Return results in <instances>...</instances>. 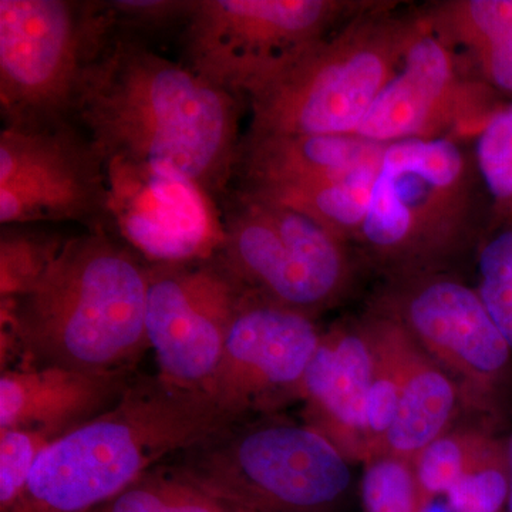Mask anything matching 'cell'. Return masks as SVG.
<instances>
[{
    "instance_id": "1",
    "label": "cell",
    "mask_w": 512,
    "mask_h": 512,
    "mask_svg": "<svg viewBox=\"0 0 512 512\" xmlns=\"http://www.w3.org/2000/svg\"><path fill=\"white\" fill-rule=\"evenodd\" d=\"M242 99L144 40L110 35L84 70L73 121L111 157L178 171L221 201L234 181Z\"/></svg>"
},
{
    "instance_id": "2",
    "label": "cell",
    "mask_w": 512,
    "mask_h": 512,
    "mask_svg": "<svg viewBox=\"0 0 512 512\" xmlns=\"http://www.w3.org/2000/svg\"><path fill=\"white\" fill-rule=\"evenodd\" d=\"M148 265L104 228L67 238L35 288L2 302V350L40 365L128 370L148 348Z\"/></svg>"
},
{
    "instance_id": "3",
    "label": "cell",
    "mask_w": 512,
    "mask_h": 512,
    "mask_svg": "<svg viewBox=\"0 0 512 512\" xmlns=\"http://www.w3.org/2000/svg\"><path fill=\"white\" fill-rule=\"evenodd\" d=\"M238 423L201 390L160 375L130 382L113 406L46 448L9 512L92 511L165 457Z\"/></svg>"
},
{
    "instance_id": "4",
    "label": "cell",
    "mask_w": 512,
    "mask_h": 512,
    "mask_svg": "<svg viewBox=\"0 0 512 512\" xmlns=\"http://www.w3.org/2000/svg\"><path fill=\"white\" fill-rule=\"evenodd\" d=\"M491 204L474 151L460 141L387 144L355 248L383 281L458 274L476 261Z\"/></svg>"
},
{
    "instance_id": "5",
    "label": "cell",
    "mask_w": 512,
    "mask_h": 512,
    "mask_svg": "<svg viewBox=\"0 0 512 512\" xmlns=\"http://www.w3.org/2000/svg\"><path fill=\"white\" fill-rule=\"evenodd\" d=\"M420 8L373 2L328 36L292 53L249 90L258 134H356L399 72L423 26Z\"/></svg>"
},
{
    "instance_id": "6",
    "label": "cell",
    "mask_w": 512,
    "mask_h": 512,
    "mask_svg": "<svg viewBox=\"0 0 512 512\" xmlns=\"http://www.w3.org/2000/svg\"><path fill=\"white\" fill-rule=\"evenodd\" d=\"M181 473L248 512H340L352 463L306 423L264 419L234 424L185 451Z\"/></svg>"
},
{
    "instance_id": "7",
    "label": "cell",
    "mask_w": 512,
    "mask_h": 512,
    "mask_svg": "<svg viewBox=\"0 0 512 512\" xmlns=\"http://www.w3.org/2000/svg\"><path fill=\"white\" fill-rule=\"evenodd\" d=\"M221 217L217 255L255 298L315 318L353 291L356 249L305 215L231 187Z\"/></svg>"
},
{
    "instance_id": "8",
    "label": "cell",
    "mask_w": 512,
    "mask_h": 512,
    "mask_svg": "<svg viewBox=\"0 0 512 512\" xmlns=\"http://www.w3.org/2000/svg\"><path fill=\"white\" fill-rule=\"evenodd\" d=\"M367 306L396 320L450 376L464 416L510 430L512 348L476 286L458 274L392 279Z\"/></svg>"
},
{
    "instance_id": "9",
    "label": "cell",
    "mask_w": 512,
    "mask_h": 512,
    "mask_svg": "<svg viewBox=\"0 0 512 512\" xmlns=\"http://www.w3.org/2000/svg\"><path fill=\"white\" fill-rule=\"evenodd\" d=\"M107 28L99 2L0 0L5 126L73 121L84 70L109 37Z\"/></svg>"
},
{
    "instance_id": "10",
    "label": "cell",
    "mask_w": 512,
    "mask_h": 512,
    "mask_svg": "<svg viewBox=\"0 0 512 512\" xmlns=\"http://www.w3.org/2000/svg\"><path fill=\"white\" fill-rule=\"evenodd\" d=\"M375 0H197L181 29L185 66L247 97L272 67L328 36Z\"/></svg>"
},
{
    "instance_id": "11",
    "label": "cell",
    "mask_w": 512,
    "mask_h": 512,
    "mask_svg": "<svg viewBox=\"0 0 512 512\" xmlns=\"http://www.w3.org/2000/svg\"><path fill=\"white\" fill-rule=\"evenodd\" d=\"M106 168L99 148L73 121L5 126L0 133V222L106 225Z\"/></svg>"
},
{
    "instance_id": "12",
    "label": "cell",
    "mask_w": 512,
    "mask_h": 512,
    "mask_svg": "<svg viewBox=\"0 0 512 512\" xmlns=\"http://www.w3.org/2000/svg\"><path fill=\"white\" fill-rule=\"evenodd\" d=\"M251 293L220 256L184 264L148 265L147 339L160 376L205 392L225 342Z\"/></svg>"
},
{
    "instance_id": "13",
    "label": "cell",
    "mask_w": 512,
    "mask_h": 512,
    "mask_svg": "<svg viewBox=\"0 0 512 512\" xmlns=\"http://www.w3.org/2000/svg\"><path fill=\"white\" fill-rule=\"evenodd\" d=\"M501 97L468 73L424 20L399 72L377 97L356 134L380 144L477 140L507 104Z\"/></svg>"
},
{
    "instance_id": "14",
    "label": "cell",
    "mask_w": 512,
    "mask_h": 512,
    "mask_svg": "<svg viewBox=\"0 0 512 512\" xmlns=\"http://www.w3.org/2000/svg\"><path fill=\"white\" fill-rule=\"evenodd\" d=\"M104 229L150 265L212 258L224 242L221 208L178 171L124 157L104 161Z\"/></svg>"
},
{
    "instance_id": "15",
    "label": "cell",
    "mask_w": 512,
    "mask_h": 512,
    "mask_svg": "<svg viewBox=\"0 0 512 512\" xmlns=\"http://www.w3.org/2000/svg\"><path fill=\"white\" fill-rule=\"evenodd\" d=\"M322 333L315 318L249 296L205 393L239 421L301 400Z\"/></svg>"
},
{
    "instance_id": "16",
    "label": "cell",
    "mask_w": 512,
    "mask_h": 512,
    "mask_svg": "<svg viewBox=\"0 0 512 512\" xmlns=\"http://www.w3.org/2000/svg\"><path fill=\"white\" fill-rule=\"evenodd\" d=\"M373 369L375 353L359 316L322 333L303 382V423L325 436L352 464L369 460L367 404Z\"/></svg>"
},
{
    "instance_id": "17",
    "label": "cell",
    "mask_w": 512,
    "mask_h": 512,
    "mask_svg": "<svg viewBox=\"0 0 512 512\" xmlns=\"http://www.w3.org/2000/svg\"><path fill=\"white\" fill-rule=\"evenodd\" d=\"M387 144L357 136L258 134L239 146L231 187L265 194L279 188L379 173Z\"/></svg>"
},
{
    "instance_id": "18",
    "label": "cell",
    "mask_w": 512,
    "mask_h": 512,
    "mask_svg": "<svg viewBox=\"0 0 512 512\" xmlns=\"http://www.w3.org/2000/svg\"><path fill=\"white\" fill-rule=\"evenodd\" d=\"M366 311L392 360L399 389L396 419L382 456L414 461L464 416L460 393L450 376L396 320L369 306Z\"/></svg>"
},
{
    "instance_id": "19",
    "label": "cell",
    "mask_w": 512,
    "mask_h": 512,
    "mask_svg": "<svg viewBox=\"0 0 512 512\" xmlns=\"http://www.w3.org/2000/svg\"><path fill=\"white\" fill-rule=\"evenodd\" d=\"M127 386V370L94 372L59 365L3 370L0 430L25 427L63 436L113 406Z\"/></svg>"
},
{
    "instance_id": "20",
    "label": "cell",
    "mask_w": 512,
    "mask_h": 512,
    "mask_svg": "<svg viewBox=\"0 0 512 512\" xmlns=\"http://www.w3.org/2000/svg\"><path fill=\"white\" fill-rule=\"evenodd\" d=\"M420 12L468 73L512 97V0H441Z\"/></svg>"
},
{
    "instance_id": "21",
    "label": "cell",
    "mask_w": 512,
    "mask_h": 512,
    "mask_svg": "<svg viewBox=\"0 0 512 512\" xmlns=\"http://www.w3.org/2000/svg\"><path fill=\"white\" fill-rule=\"evenodd\" d=\"M508 431L488 421L463 416L413 461L421 494L431 505L495 450L507 443Z\"/></svg>"
},
{
    "instance_id": "22",
    "label": "cell",
    "mask_w": 512,
    "mask_h": 512,
    "mask_svg": "<svg viewBox=\"0 0 512 512\" xmlns=\"http://www.w3.org/2000/svg\"><path fill=\"white\" fill-rule=\"evenodd\" d=\"M377 174L379 173L359 175L349 180L296 185L255 195L305 215L355 247L369 212Z\"/></svg>"
},
{
    "instance_id": "23",
    "label": "cell",
    "mask_w": 512,
    "mask_h": 512,
    "mask_svg": "<svg viewBox=\"0 0 512 512\" xmlns=\"http://www.w3.org/2000/svg\"><path fill=\"white\" fill-rule=\"evenodd\" d=\"M89 512H248L225 503L181 473L156 467Z\"/></svg>"
},
{
    "instance_id": "24",
    "label": "cell",
    "mask_w": 512,
    "mask_h": 512,
    "mask_svg": "<svg viewBox=\"0 0 512 512\" xmlns=\"http://www.w3.org/2000/svg\"><path fill=\"white\" fill-rule=\"evenodd\" d=\"M67 238L29 225H6L0 235V298L16 301L35 288Z\"/></svg>"
},
{
    "instance_id": "25",
    "label": "cell",
    "mask_w": 512,
    "mask_h": 512,
    "mask_svg": "<svg viewBox=\"0 0 512 512\" xmlns=\"http://www.w3.org/2000/svg\"><path fill=\"white\" fill-rule=\"evenodd\" d=\"M491 204V231L512 222V101L491 119L474 146Z\"/></svg>"
},
{
    "instance_id": "26",
    "label": "cell",
    "mask_w": 512,
    "mask_h": 512,
    "mask_svg": "<svg viewBox=\"0 0 512 512\" xmlns=\"http://www.w3.org/2000/svg\"><path fill=\"white\" fill-rule=\"evenodd\" d=\"M474 262L478 295L512 348V222L485 237Z\"/></svg>"
},
{
    "instance_id": "27",
    "label": "cell",
    "mask_w": 512,
    "mask_h": 512,
    "mask_svg": "<svg viewBox=\"0 0 512 512\" xmlns=\"http://www.w3.org/2000/svg\"><path fill=\"white\" fill-rule=\"evenodd\" d=\"M363 512H426L413 461L393 456L372 458L362 478Z\"/></svg>"
},
{
    "instance_id": "28",
    "label": "cell",
    "mask_w": 512,
    "mask_h": 512,
    "mask_svg": "<svg viewBox=\"0 0 512 512\" xmlns=\"http://www.w3.org/2000/svg\"><path fill=\"white\" fill-rule=\"evenodd\" d=\"M510 494L508 439L444 494L451 512H505Z\"/></svg>"
},
{
    "instance_id": "29",
    "label": "cell",
    "mask_w": 512,
    "mask_h": 512,
    "mask_svg": "<svg viewBox=\"0 0 512 512\" xmlns=\"http://www.w3.org/2000/svg\"><path fill=\"white\" fill-rule=\"evenodd\" d=\"M59 437L45 429L0 430V512L15 507L40 456Z\"/></svg>"
},
{
    "instance_id": "30",
    "label": "cell",
    "mask_w": 512,
    "mask_h": 512,
    "mask_svg": "<svg viewBox=\"0 0 512 512\" xmlns=\"http://www.w3.org/2000/svg\"><path fill=\"white\" fill-rule=\"evenodd\" d=\"M197 0H110L101 2L110 35L144 40L168 29H183Z\"/></svg>"
},
{
    "instance_id": "31",
    "label": "cell",
    "mask_w": 512,
    "mask_h": 512,
    "mask_svg": "<svg viewBox=\"0 0 512 512\" xmlns=\"http://www.w3.org/2000/svg\"><path fill=\"white\" fill-rule=\"evenodd\" d=\"M508 439V460H510V494H508L507 508L505 512H512V423L507 434Z\"/></svg>"
}]
</instances>
